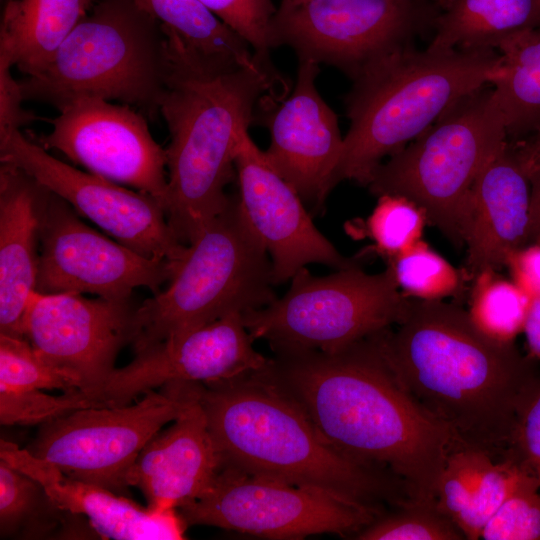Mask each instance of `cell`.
<instances>
[{"label":"cell","instance_id":"3957f363","mask_svg":"<svg viewBox=\"0 0 540 540\" xmlns=\"http://www.w3.org/2000/svg\"><path fill=\"white\" fill-rule=\"evenodd\" d=\"M168 37V70L158 111L168 127L165 148L168 223L189 245L230 204L235 158L255 112L276 102L286 85L275 68L232 66Z\"/></svg>","mask_w":540,"mask_h":540},{"label":"cell","instance_id":"44dd1931","mask_svg":"<svg viewBox=\"0 0 540 540\" xmlns=\"http://www.w3.org/2000/svg\"><path fill=\"white\" fill-rule=\"evenodd\" d=\"M530 181L509 141L476 178L464 211L461 234L473 278L497 271L528 245Z\"/></svg>","mask_w":540,"mask_h":540},{"label":"cell","instance_id":"2e32d148","mask_svg":"<svg viewBox=\"0 0 540 540\" xmlns=\"http://www.w3.org/2000/svg\"><path fill=\"white\" fill-rule=\"evenodd\" d=\"M136 307L130 299L35 291L24 315L23 337L45 360L77 378L80 391L96 407L120 349L131 343Z\"/></svg>","mask_w":540,"mask_h":540},{"label":"cell","instance_id":"74e56055","mask_svg":"<svg viewBox=\"0 0 540 540\" xmlns=\"http://www.w3.org/2000/svg\"><path fill=\"white\" fill-rule=\"evenodd\" d=\"M504 459L533 477L540 488V375L522 398Z\"/></svg>","mask_w":540,"mask_h":540},{"label":"cell","instance_id":"ac0fdd59","mask_svg":"<svg viewBox=\"0 0 540 540\" xmlns=\"http://www.w3.org/2000/svg\"><path fill=\"white\" fill-rule=\"evenodd\" d=\"M235 169L241 213L271 259L275 285L291 280L308 264L336 270L357 264L316 228L298 192L249 133L239 145Z\"/></svg>","mask_w":540,"mask_h":540},{"label":"cell","instance_id":"ee69618b","mask_svg":"<svg viewBox=\"0 0 540 540\" xmlns=\"http://www.w3.org/2000/svg\"><path fill=\"white\" fill-rule=\"evenodd\" d=\"M442 10L451 0H430Z\"/></svg>","mask_w":540,"mask_h":540},{"label":"cell","instance_id":"d4e9b609","mask_svg":"<svg viewBox=\"0 0 540 540\" xmlns=\"http://www.w3.org/2000/svg\"><path fill=\"white\" fill-rule=\"evenodd\" d=\"M540 25V0H451L435 20L427 47L497 50Z\"/></svg>","mask_w":540,"mask_h":540},{"label":"cell","instance_id":"b9f144b4","mask_svg":"<svg viewBox=\"0 0 540 540\" xmlns=\"http://www.w3.org/2000/svg\"><path fill=\"white\" fill-rule=\"evenodd\" d=\"M523 331L530 356L540 358V296H532L525 316Z\"/></svg>","mask_w":540,"mask_h":540},{"label":"cell","instance_id":"4fadbf2b","mask_svg":"<svg viewBox=\"0 0 540 540\" xmlns=\"http://www.w3.org/2000/svg\"><path fill=\"white\" fill-rule=\"evenodd\" d=\"M177 262L149 258L85 224L77 212L48 189L42 198L35 291L92 293L130 299L134 289L157 294Z\"/></svg>","mask_w":540,"mask_h":540},{"label":"cell","instance_id":"52a82bcc","mask_svg":"<svg viewBox=\"0 0 540 540\" xmlns=\"http://www.w3.org/2000/svg\"><path fill=\"white\" fill-rule=\"evenodd\" d=\"M168 70L163 26L131 0H99L44 70L19 81L25 101L58 110L82 97L158 111Z\"/></svg>","mask_w":540,"mask_h":540},{"label":"cell","instance_id":"9c48e42d","mask_svg":"<svg viewBox=\"0 0 540 540\" xmlns=\"http://www.w3.org/2000/svg\"><path fill=\"white\" fill-rule=\"evenodd\" d=\"M411 298L399 289L390 267L368 274L358 265L314 276L304 267L282 297L243 314L252 339L274 353L340 351L398 325Z\"/></svg>","mask_w":540,"mask_h":540},{"label":"cell","instance_id":"277c9868","mask_svg":"<svg viewBox=\"0 0 540 540\" xmlns=\"http://www.w3.org/2000/svg\"><path fill=\"white\" fill-rule=\"evenodd\" d=\"M264 369L200 383L199 398L221 468L319 490L379 516L386 507L411 499L399 477L327 442Z\"/></svg>","mask_w":540,"mask_h":540},{"label":"cell","instance_id":"4316f807","mask_svg":"<svg viewBox=\"0 0 540 540\" xmlns=\"http://www.w3.org/2000/svg\"><path fill=\"white\" fill-rule=\"evenodd\" d=\"M491 86L503 112L510 142L540 132V25L507 39Z\"/></svg>","mask_w":540,"mask_h":540},{"label":"cell","instance_id":"d6986e66","mask_svg":"<svg viewBox=\"0 0 540 540\" xmlns=\"http://www.w3.org/2000/svg\"><path fill=\"white\" fill-rule=\"evenodd\" d=\"M319 64L298 59L296 81L267 117L270 145L265 154L276 171L315 212L335 187L343 149L336 113L316 87Z\"/></svg>","mask_w":540,"mask_h":540},{"label":"cell","instance_id":"d6a6232c","mask_svg":"<svg viewBox=\"0 0 540 540\" xmlns=\"http://www.w3.org/2000/svg\"><path fill=\"white\" fill-rule=\"evenodd\" d=\"M0 385L12 388L80 391L73 375L45 360L22 337L0 335Z\"/></svg>","mask_w":540,"mask_h":540},{"label":"cell","instance_id":"f546056e","mask_svg":"<svg viewBox=\"0 0 540 540\" xmlns=\"http://www.w3.org/2000/svg\"><path fill=\"white\" fill-rule=\"evenodd\" d=\"M353 539L462 540L465 536L436 500L412 498L376 518Z\"/></svg>","mask_w":540,"mask_h":540},{"label":"cell","instance_id":"5bb4252c","mask_svg":"<svg viewBox=\"0 0 540 540\" xmlns=\"http://www.w3.org/2000/svg\"><path fill=\"white\" fill-rule=\"evenodd\" d=\"M0 161L12 164L66 201L116 241L149 258L178 262L188 245L168 223L154 197L79 170L49 154L20 130L0 134Z\"/></svg>","mask_w":540,"mask_h":540},{"label":"cell","instance_id":"ab89813d","mask_svg":"<svg viewBox=\"0 0 540 540\" xmlns=\"http://www.w3.org/2000/svg\"><path fill=\"white\" fill-rule=\"evenodd\" d=\"M506 266L513 281L529 296H540V245L531 244L518 250Z\"/></svg>","mask_w":540,"mask_h":540},{"label":"cell","instance_id":"5b68a950","mask_svg":"<svg viewBox=\"0 0 540 540\" xmlns=\"http://www.w3.org/2000/svg\"><path fill=\"white\" fill-rule=\"evenodd\" d=\"M497 50L415 49L392 53L363 70L345 98L350 125L335 183L368 186L386 156L415 140L501 71Z\"/></svg>","mask_w":540,"mask_h":540},{"label":"cell","instance_id":"7402d4cb","mask_svg":"<svg viewBox=\"0 0 540 540\" xmlns=\"http://www.w3.org/2000/svg\"><path fill=\"white\" fill-rule=\"evenodd\" d=\"M0 459L38 481L61 509L85 516L100 538L179 540L188 527L178 510L153 512L109 489L67 476L26 448L1 440Z\"/></svg>","mask_w":540,"mask_h":540},{"label":"cell","instance_id":"484cf974","mask_svg":"<svg viewBox=\"0 0 540 540\" xmlns=\"http://www.w3.org/2000/svg\"><path fill=\"white\" fill-rule=\"evenodd\" d=\"M1 538H94L89 520L58 507L35 479L0 459Z\"/></svg>","mask_w":540,"mask_h":540},{"label":"cell","instance_id":"f1b7e54d","mask_svg":"<svg viewBox=\"0 0 540 540\" xmlns=\"http://www.w3.org/2000/svg\"><path fill=\"white\" fill-rule=\"evenodd\" d=\"M530 299L514 281L504 279L496 271H486L474 277L468 313L486 336L512 343L523 331Z\"/></svg>","mask_w":540,"mask_h":540},{"label":"cell","instance_id":"f35d334b","mask_svg":"<svg viewBox=\"0 0 540 540\" xmlns=\"http://www.w3.org/2000/svg\"><path fill=\"white\" fill-rule=\"evenodd\" d=\"M12 62L0 54V134L29 125L36 115L23 107L25 101L19 81L11 73Z\"/></svg>","mask_w":540,"mask_h":540},{"label":"cell","instance_id":"8d00e7d4","mask_svg":"<svg viewBox=\"0 0 540 540\" xmlns=\"http://www.w3.org/2000/svg\"><path fill=\"white\" fill-rule=\"evenodd\" d=\"M241 36L264 62H270L273 23L277 12L273 0H199Z\"/></svg>","mask_w":540,"mask_h":540},{"label":"cell","instance_id":"8fae6325","mask_svg":"<svg viewBox=\"0 0 540 540\" xmlns=\"http://www.w3.org/2000/svg\"><path fill=\"white\" fill-rule=\"evenodd\" d=\"M186 382L150 390L134 404L82 408L41 428L26 449L69 477L125 496L139 453L180 413Z\"/></svg>","mask_w":540,"mask_h":540},{"label":"cell","instance_id":"603a6c76","mask_svg":"<svg viewBox=\"0 0 540 540\" xmlns=\"http://www.w3.org/2000/svg\"><path fill=\"white\" fill-rule=\"evenodd\" d=\"M46 188L22 169L0 165V335L23 337L36 289L40 210Z\"/></svg>","mask_w":540,"mask_h":540},{"label":"cell","instance_id":"ba28073f","mask_svg":"<svg viewBox=\"0 0 540 540\" xmlns=\"http://www.w3.org/2000/svg\"><path fill=\"white\" fill-rule=\"evenodd\" d=\"M508 141L503 112L491 85L467 96L432 126L382 162L368 184L375 196L416 203L455 246L472 186Z\"/></svg>","mask_w":540,"mask_h":540},{"label":"cell","instance_id":"60d3db41","mask_svg":"<svg viewBox=\"0 0 540 540\" xmlns=\"http://www.w3.org/2000/svg\"><path fill=\"white\" fill-rule=\"evenodd\" d=\"M523 171L531 187L528 245H540V163Z\"/></svg>","mask_w":540,"mask_h":540},{"label":"cell","instance_id":"e575fe53","mask_svg":"<svg viewBox=\"0 0 540 540\" xmlns=\"http://www.w3.org/2000/svg\"><path fill=\"white\" fill-rule=\"evenodd\" d=\"M484 540H540V488L524 474L481 531Z\"/></svg>","mask_w":540,"mask_h":540},{"label":"cell","instance_id":"7a4b0ae2","mask_svg":"<svg viewBox=\"0 0 540 540\" xmlns=\"http://www.w3.org/2000/svg\"><path fill=\"white\" fill-rule=\"evenodd\" d=\"M385 356L403 388L465 447L502 461L522 398L539 376L533 357L495 341L468 311L411 298L397 330L382 333Z\"/></svg>","mask_w":540,"mask_h":540},{"label":"cell","instance_id":"7bdbcfd3","mask_svg":"<svg viewBox=\"0 0 540 540\" xmlns=\"http://www.w3.org/2000/svg\"><path fill=\"white\" fill-rule=\"evenodd\" d=\"M510 143L523 170L540 163V132Z\"/></svg>","mask_w":540,"mask_h":540},{"label":"cell","instance_id":"e0dca14e","mask_svg":"<svg viewBox=\"0 0 540 540\" xmlns=\"http://www.w3.org/2000/svg\"><path fill=\"white\" fill-rule=\"evenodd\" d=\"M253 342L243 314H227L139 352L129 364L115 368L96 406L127 405L171 382L209 383L263 370L271 358L256 351Z\"/></svg>","mask_w":540,"mask_h":540},{"label":"cell","instance_id":"ffe728a7","mask_svg":"<svg viewBox=\"0 0 540 540\" xmlns=\"http://www.w3.org/2000/svg\"><path fill=\"white\" fill-rule=\"evenodd\" d=\"M200 383L186 382L183 404L172 424L157 432L127 474L153 512L179 510L197 500L221 469L199 398Z\"/></svg>","mask_w":540,"mask_h":540},{"label":"cell","instance_id":"83f0119b","mask_svg":"<svg viewBox=\"0 0 540 540\" xmlns=\"http://www.w3.org/2000/svg\"><path fill=\"white\" fill-rule=\"evenodd\" d=\"M202 57L232 66L272 68L199 0H131Z\"/></svg>","mask_w":540,"mask_h":540},{"label":"cell","instance_id":"6da1fadb","mask_svg":"<svg viewBox=\"0 0 540 540\" xmlns=\"http://www.w3.org/2000/svg\"><path fill=\"white\" fill-rule=\"evenodd\" d=\"M383 331L334 353H275L264 371L337 450L390 471L413 499L436 500L447 458L463 445L400 384Z\"/></svg>","mask_w":540,"mask_h":540},{"label":"cell","instance_id":"4dcf8cb0","mask_svg":"<svg viewBox=\"0 0 540 540\" xmlns=\"http://www.w3.org/2000/svg\"><path fill=\"white\" fill-rule=\"evenodd\" d=\"M387 261L401 292L418 300H442L461 286L459 272L422 239Z\"/></svg>","mask_w":540,"mask_h":540},{"label":"cell","instance_id":"7c38bea8","mask_svg":"<svg viewBox=\"0 0 540 540\" xmlns=\"http://www.w3.org/2000/svg\"><path fill=\"white\" fill-rule=\"evenodd\" d=\"M178 511L187 526H214L269 539L327 533L353 538L379 517L319 490L227 467L197 500Z\"/></svg>","mask_w":540,"mask_h":540},{"label":"cell","instance_id":"1f68e13d","mask_svg":"<svg viewBox=\"0 0 540 540\" xmlns=\"http://www.w3.org/2000/svg\"><path fill=\"white\" fill-rule=\"evenodd\" d=\"M427 217L416 203L399 195L384 194L365 221L364 234L386 260L421 240Z\"/></svg>","mask_w":540,"mask_h":540},{"label":"cell","instance_id":"836d02e7","mask_svg":"<svg viewBox=\"0 0 540 540\" xmlns=\"http://www.w3.org/2000/svg\"><path fill=\"white\" fill-rule=\"evenodd\" d=\"M88 407H94L92 401L79 390L54 396L40 389L0 385V422L3 425H43Z\"/></svg>","mask_w":540,"mask_h":540},{"label":"cell","instance_id":"30bf717a","mask_svg":"<svg viewBox=\"0 0 540 540\" xmlns=\"http://www.w3.org/2000/svg\"><path fill=\"white\" fill-rule=\"evenodd\" d=\"M440 8L430 0H303L279 5L273 47L328 64L351 79L382 58L414 46Z\"/></svg>","mask_w":540,"mask_h":540},{"label":"cell","instance_id":"d590c367","mask_svg":"<svg viewBox=\"0 0 540 540\" xmlns=\"http://www.w3.org/2000/svg\"><path fill=\"white\" fill-rule=\"evenodd\" d=\"M525 474L513 462H492L482 474L469 502L456 521L465 539L477 540L487 521Z\"/></svg>","mask_w":540,"mask_h":540},{"label":"cell","instance_id":"8992f818","mask_svg":"<svg viewBox=\"0 0 540 540\" xmlns=\"http://www.w3.org/2000/svg\"><path fill=\"white\" fill-rule=\"evenodd\" d=\"M271 259L245 221L238 197L211 220L176 263L169 285L136 307L135 354L221 317L277 298Z\"/></svg>","mask_w":540,"mask_h":540},{"label":"cell","instance_id":"f6af8a7d","mask_svg":"<svg viewBox=\"0 0 540 540\" xmlns=\"http://www.w3.org/2000/svg\"><path fill=\"white\" fill-rule=\"evenodd\" d=\"M303 0H281L280 5H293Z\"/></svg>","mask_w":540,"mask_h":540},{"label":"cell","instance_id":"cb8c5ba5","mask_svg":"<svg viewBox=\"0 0 540 540\" xmlns=\"http://www.w3.org/2000/svg\"><path fill=\"white\" fill-rule=\"evenodd\" d=\"M93 0H9L0 25V54L25 76L40 73Z\"/></svg>","mask_w":540,"mask_h":540},{"label":"cell","instance_id":"9a60e30c","mask_svg":"<svg viewBox=\"0 0 540 540\" xmlns=\"http://www.w3.org/2000/svg\"><path fill=\"white\" fill-rule=\"evenodd\" d=\"M41 145L61 152L90 173L154 197L165 208V148L130 105L94 97L75 99L59 109Z\"/></svg>","mask_w":540,"mask_h":540}]
</instances>
